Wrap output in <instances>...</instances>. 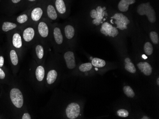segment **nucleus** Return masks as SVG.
Returning a JSON list of instances; mask_svg holds the SVG:
<instances>
[{"label": "nucleus", "mask_w": 159, "mask_h": 119, "mask_svg": "<svg viewBox=\"0 0 159 119\" xmlns=\"http://www.w3.org/2000/svg\"><path fill=\"white\" fill-rule=\"evenodd\" d=\"M156 83H157V86H159V78L158 77L157 79V80H156Z\"/></svg>", "instance_id": "nucleus-36"}, {"label": "nucleus", "mask_w": 159, "mask_h": 119, "mask_svg": "<svg viewBox=\"0 0 159 119\" xmlns=\"http://www.w3.org/2000/svg\"><path fill=\"white\" fill-rule=\"evenodd\" d=\"M57 75H58V74L55 70L52 69L50 70L47 74V79H46L47 83L49 85H52L54 83L57 79Z\"/></svg>", "instance_id": "nucleus-25"}, {"label": "nucleus", "mask_w": 159, "mask_h": 119, "mask_svg": "<svg viewBox=\"0 0 159 119\" xmlns=\"http://www.w3.org/2000/svg\"><path fill=\"white\" fill-rule=\"evenodd\" d=\"M4 63V57L2 55H0V67H3Z\"/></svg>", "instance_id": "nucleus-34"}, {"label": "nucleus", "mask_w": 159, "mask_h": 119, "mask_svg": "<svg viewBox=\"0 0 159 119\" xmlns=\"http://www.w3.org/2000/svg\"><path fill=\"white\" fill-rule=\"evenodd\" d=\"M137 66L141 72L146 76H150L152 73V67L147 62H139Z\"/></svg>", "instance_id": "nucleus-19"}, {"label": "nucleus", "mask_w": 159, "mask_h": 119, "mask_svg": "<svg viewBox=\"0 0 159 119\" xmlns=\"http://www.w3.org/2000/svg\"><path fill=\"white\" fill-rule=\"evenodd\" d=\"M64 60L66 61L67 66L70 69H73L75 67L76 60L75 53L72 51L68 50L64 53Z\"/></svg>", "instance_id": "nucleus-16"}, {"label": "nucleus", "mask_w": 159, "mask_h": 119, "mask_svg": "<svg viewBox=\"0 0 159 119\" xmlns=\"http://www.w3.org/2000/svg\"><path fill=\"white\" fill-rule=\"evenodd\" d=\"M142 119H150V118H149L148 117H147V116H143V117H142Z\"/></svg>", "instance_id": "nucleus-37"}, {"label": "nucleus", "mask_w": 159, "mask_h": 119, "mask_svg": "<svg viewBox=\"0 0 159 119\" xmlns=\"http://www.w3.org/2000/svg\"><path fill=\"white\" fill-rule=\"evenodd\" d=\"M9 55L10 59L12 65L15 66L18 65L19 63V57L16 50H15L11 47L9 49Z\"/></svg>", "instance_id": "nucleus-21"}, {"label": "nucleus", "mask_w": 159, "mask_h": 119, "mask_svg": "<svg viewBox=\"0 0 159 119\" xmlns=\"http://www.w3.org/2000/svg\"><path fill=\"white\" fill-rule=\"evenodd\" d=\"M125 67L126 70L130 73L134 74L137 70L132 60L129 57H126L125 59Z\"/></svg>", "instance_id": "nucleus-20"}, {"label": "nucleus", "mask_w": 159, "mask_h": 119, "mask_svg": "<svg viewBox=\"0 0 159 119\" xmlns=\"http://www.w3.org/2000/svg\"><path fill=\"white\" fill-rule=\"evenodd\" d=\"M63 35L65 39L68 41H73L75 39L76 36L75 28L71 24H67L63 27Z\"/></svg>", "instance_id": "nucleus-15"}, {"label": "nucleus", "mask_w": 159, "mask_h": 119, "mask_svg": "<svg viewBox=\"0 0 159 119\" xmlns=\"http://www.w3.org/2000/svg\"><path fill=\"white\" fill-rule=\"evenodd\" d=\"M36 54L38 58L40 59H42L44 56V49L43 45L41 44H37L35 47Z\"/></svg>", "instance_id": "nucleus-28"}, {"label": "nucleus", "mask_w": 159, "mask_h": 119, "mask_svg": "<svg viewBox=\"0 0 159 119\" xmlns=\"http://www.w3.org/2000/svg\"><path fill=\"white\" fill-rule=\"evenodd\" d=\"M86 4L87 16L93 26L99 27L108 19L111 7L110 4L101 0H89Z\"/></svg>", "instance_id": "nucleus-1"}, {"label": "nucleus", "mask_w": 159, "mask_h": 119, "mask_svg": "<svg viewBox=\"0 0 159 119\" xmlns=\"http://www.w3.org/2000/svg\"><path fill=\"white\" fill-rule=\"evenodd\" d=\"M37 31L40 37L43 39H47L50 35V27L45 21H39L37 25Z\"/></svg>", "instance_id": "nucleus-14"}, {"label": "nucleus", "mask_w": 159, "mask_h": 119, "mask_svg": "<svg viewBox=\"0 0 159 119\" xmlns=\"http://www.w3.org/2000/svg\"><path fill=\"white\" fill-rule=\"evenodd\" d=\"M108 19H109V20L111 23L116 27L120 32L129 33L133 32V30H134V23L130 13L119 12L115 10L111 5Z\"/></svg>", "instance_id": "nucleus-2"}, {"label": "nucleus", "mask_w": 159, "mask_h": 119, "mask_svg": "<svg viewBox=\"0 0 159 119\" xmlns=\"http://www.w3.org/2000/svg\"><path fill=\"white\" fill-rule=\"evenodd\" d=\"M53 2L59 16H66L69 13L71 2L70 0H53Z\"/></svg>", "instance_id": "nucleus-7"}, {"label": "nucleus", "mask_w": 159, "mask_h": 119, "mask_svg": "<svg viewBox=\"0 0 159 119\" xmlns=\"http://www.w3.org/2000/svg\"><path fill=\"white\" fill-rule=\"evenodd\" d=\"M124 93L125 95L128 97L129 98H134L135 96V93L134 90L129 86H126L124 87L123 88Z\"/></svg>", "instance_id": "nucleus-29"}, {"label": "nucleus", "mask_w": 159, "mask_h": 119, "mask_svg": "<svg viewBox=\"0 0 159 119\" xmlns=\"http://www.w3.org/2000/svg\"><path fill=\"white\" fill-rule=\"evenodd\" d=\"M93 68V65L91 63H86L80 66L79 69L80 71L83 72H86L91 70Z\"/></svg>", "instance_id": "nucleus-30"}, {"label": "nucleus", "mask_w": 159, "mask_h": 119, "mask_svg": "<svg viewBox=\"0 0 159 119\" xmlns=\"http://www.w3.org/2000/svg\"><path fill=\"white\" fill-rule=\"evenodd\" d=\"M150 41L153 45L158 46L159 44V36L158 32L154 30H151L149 32Z\"/></svg>", "instance_id": "nucleus-24"}, {"label": "nucleus", "mask_w": 159, "mask_h": 119, "mask_svg": "<svg viewBox=\"0 0 159 119\" xmlns=\"http://www.w3.org/2000/svg\"><path fill=\"white\" fill-rule=\"evenodd\" d=\"M29 10L28 9L27 11L25 12L21 13L20 15H19L16 17V21L17 24L19 25L24 24L26 23L28 21L29 19L30 15H28Z\"/></svg>", "instance_id": "nucleus-23"}, {"label": "nucleus", "mask_w": 159, "mask_h": 119, "mask_svg": "<svg viewBox=\"0 0 159 119\" xmlns=\"http://www.w3.org/2000/svg\"><path fill=\"white\" fill-rule=\"evenodd\" d=\"M143 50L147 56H150L153 54L154 50L153 46L150 41L147 40L144 42Z\"/></svg>", "instance_id": "nucleus-22"}, {"label": "nucleus", "mask_w": 159, "mask_h": 119, "mask_svg": "<svg viewBox=\"0 0 159 119\" xmlns=\"http://www.w3.org/2000/svg\"><path fill=\"white\" fill-rule=\"evenodd\" d=\"M6 74L3 70V69L0 67V80H4L6 79Z\"/></svg>", "instance_id": "nucleus-33"}, {"label": "nucleus", "mask_w": 159, "mask_h": 119, "mask_svg": "<svg viewBox=\"0 0 159 119\" xmlns=\"http://www.w3.org/2000/svg\"><path fill=\"white\" fill-rule=\"evenodd\" d=\"M22 119H31V117L30 114L28 113H24L23 116H22Z\"/></svg>", "instance_id": "nucleus-35"}, {"label": "nucleus", "mask_w": 159, "mask_h": 119, "mask_svg": "<svg viewBox=\"0 0 159 119\" xmlns=\"http://www.w3.org/2000/svg\"><path fill=\"white\" fill-rule=\"evenodd\" d=\"M9 32V35L11 47L15 50H19L23 47V37L20 31H17L16 29H15Z\"/></svg>", "instance_id": "nucleus-8"}, {"label": "nucleus", "mask_w": 159, "mask_h": 119, "mask_svg": "<svg viewBox=\"0 0 159 119\" xmlns=\"http://www.w3.org/2000/svg\"><path fill=\"white\" fill-rule=\"evenodd\" d=\"M36 77L38 81H42L44 79L45 75V70L42 66H38L35 72Z\"/></svg>", "instance_id": "nucleus-26"}, {"label": "nucleus", "mask_w": 159, "mask_h": 119, "mask_svg": "<svg viewBox=\"0 0 159 119\" xmlns=\"http://www.w3.org/2000/svg\"><path fill=\"white\" fill-rule=\"evenodd\" d=\"M40 1L41 0H24V8L28 9Z\"/></svg>", "instance_id": "nucleus-31"}, {"label": "nucleus", "mask_w": 159, "mask_h": 119, "mask_svg": "<svg viewBox=\"0 0 159 119\" xmlns=\"http://www.w3.org/2000/svg\"><path fill=\"white\" fill-rule=\"evenodd\" d=\"M44 13L49 19L52 20H57L59 15L54 6L53 0H43Z\"/></svg>", "instance_id": "nucleus-10"}, {"label": "nucleus", "mask_w": 159, "mask_h": 119, "mask_svg": "<svg viewBox=\"0 0 159 119\" xmlns=\"http://www.w3.org/2000/svg\"><path fill=\"white\" fill-rule=\"evenodd\" d=\"M81 108L77 103H71L66 108V113L67 117L70 119H75L79 116Z\"/></svg>", "instance_id": "nucleus-13"}, {"label": "nucleus", "mask_w": 159, "mask_h": 119, "mask_svg": "<svg viewBox=\"0 0 159 119\" xmlns=\"http://www.w3.org/2000/svg\"><path fill=\"white\" fill-rule=\"evenodd\" d=\"M70 1H73V0H70Z\"/></svg>", "instance_id": "nucleus-38"}, {"label": "nucleus", "mask_w": 159, "mask_h": 119, "mask_svg": "<svg viewBox=\"0 0 159 119\" xmlns=\"http://www.w3.org/2000/svg\"><path fill=\"white\" fill-rule=\"evenodd\" d=\"M117 114L118 116L122 118H126L129 115V113L126 109H121L117 111Z\"/></svg>", "instance_id": "nucleus-32"}, {"label": "nucleus", "mask_w": 159, "mask_h": 119, "mask_svg": "<svg viewBox=\"0 0 159 119\" xmlns=\"http://www.w3.org/2000/svg\"><path fill=\"white\" fill-rule=\"evenodd\" d=\"M52 34L54 44L57 47H62L65 43V37L61 27L58 25L52 27Z\"/></svg>", "instance_id": "nucleus-12"}, {"label": "nucleus", "mask_w": 159, "mask_h": 119, "mask_svg": "<svg viewBox=\"0 0 159 119\" xmlns=\"http://www.w3.org/2000/svg\"><path fill=\"white\" fill-rule=\"evenodd\" d=\"M3 4L6 12L12 13L20 9L24 8V0H5Z\"/></svg>", "instance_id": "nucleus-11"}, {"label": "nucleus", "mask_w": 159, "mask_h": 119, "mask_svg": "<svg viewBox=\"0 0 159 119\" xmlns=\"http://www.w3.org/2000/svg\"><path fill=\"white\" fill-rule=\"evenodd\" d=\"M99 30L100 32L105 37L115 40L119 39L120 32L108 20V18L99 27Z\"/></svg>", "instance_id": "nucleus-4"}, {"label": "nucleus", "mask_w": 159, "mask_h": 119, "mask_svg": "<svg viewBox=\"0 0 159 119\" xmlns=\"http://www.w3.org/2000/svg\"><path fill=\"white\" fill-rule=\"evenodd\" d=\"M10 98L11 103L16 108H21L24 104V97L20 90L13 88L10 92Z\"/></svg>", "instance_id": "nucleus-9"}, {"label": "nucleus", "mask_w": 159, "mask_h": 119, "mask_svg": "<svg viewBox=\"0 0 159 119\" xmlns=\"http://www.w3.org/2000/svg\"><path fill=\"white\" fill-rule=\"evenodd\" d=\"M30 18L33 22H39L43 17L44 13L43 0H41L36 4L28 9Z\"/></svg>", "instance_id": "nucleus-6"}, {"label": "nucleus", "mask_w": 159, "mask_h": 119, "mask_svg": "<svg viewBox=\"0 0 159 119\" xmlns=\"http://www.w3.org/2000/svg\"><path fill=\"white\" fill-rule=\"evenodd\" d=\"M18 27L17 24L14 22L5 20L0 25V29L2 32L3 33L9 32H10L16 29Z\"/></svg>", "instance_id": "nucleus-18"}, {"label": "nucleus", "mask_w": 159, "mask_h": 119, "mask_svg": "<svg viewBox=\"0 0 159 119\" xmlns=\"http://www.w3.org/2000/svg\"><path fill=\"white\" fill-rule=\"evenodd\" d=\"M134 10L136 15L140 18L147 20L148 24L151 26L156 24L157 15L153 6L150 1L140 0L133 8Z\"/></svg>", "instance_id": "nucleus-3"}, {"label": "nucleus", "mask_w": 159, "mask_h": 119, "mask_svg": "<svg viewBox=\"0 0 159 119\" xmlns=\"http://www.w3.org/2000/svg\"><path fill=\"white\" fill-rule=\"evenodd\" d=\"M92 64L93 66L94 67L101 68V67H104L106 65V61L103 59L97 58V57H94L92 59Z\"/></svg>", "instance_id": "nucleus-27"}, {"label": "nucleus", "mask_w": 159, "mask_h": 119, "mask_svg": "<svg viewBox=\"0 0 159 119\" xmlns=\"http://www.w3.org/2000/svg\"><path fill=\"white\" fill-rule=\"evenodd\" d=\"M140 0H114V2H112L111 5L112 7L119 12L121 13H129V11L132 10L133 7Z\"/></svg>", "instance_id": "nucleus-5"}, {"label": "nucleus", "mask_w": 159, "mask_h": 119, "mask_svg": "<svg viewBox=\"0 0 159 119\" xmlns=\"http://www.w3.org/2000/svg\"><path fill=\"white\" fill-rule=\"evenodd\" d=\"M22 37L25 42H31L34 39L35 36V31L33 27H28L23 31Z\"/></svg>", "instance_id": "nucleus-17"}]
</instances>
